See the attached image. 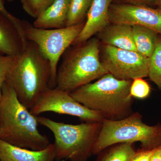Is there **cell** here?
I'll return each instance as SVG.
<instances>
[{
    "instance_id": "obj_1",
    "label": "cell",
    "mask_w": 161,
    "mask_h": 161,
    "mask_svg": "<svg viewBox=\"0 0 161 161\" xmlns=\"http://www.w3.org/2000/svg\"><path fill=\"white\" fill-rule=\"evenodd\" d=\"M37 116L19 100L15 92L5 81L0 100V139L16 147L41 150L50 144L40 132Z\"/></svg>"
},
{
    "instance_id": "obj_2",
    "label": "cell",
    "mask_w": 161,
    "mask_h": 161,
    "mask_svg": "<svg viewBox=\"0 0 161 161\" xmlns=\"http://www.w3.org/2000/svg\"><path fill=\"white\" fill-rule=\"evenodd\" d=\"M132 81L119 80L108 73L70 94L89 109L98 112L103 119L120 120L134 113L130 92Z\"/></svg>"
},
{
    "instance_id": "obj_3",
    "label": "cell",
    "mask_w": 161,
    "mask_h": 161,
    "mask_svg": "<svg viewBox=\"0 0 161 161\" xmlns=\"http://www.w3.org/2000/svg\"><path fill=\"white\" fill-rule=\"evenodd\" d=\"M51 75L49 60L36 43L27 40L6 81L21 103L30 110L41 94L49 88Z\"/></svg>"
},
{
    "instance_id": "obj_4",
    "label": "cell",
    "mask_w": 161,
    "mask_h": 161,
    "mask_svg": "<svg viewBox=\"0 0 161 161\" xmlns=\"http://www.w3.org/2000/svg\"><path fill=\"white\" fill-rule=\"evenodd\" d=\"M100 45L98 39L92 37L70 46L58 66L56 87L70 93L108 73L100 60Z\"/></svg>"
},
{
    "instance_id": "obj_5",
    "label": "cell",
    "mask_w": 161,
    "mask_h": 161,
    "mask_svg": "<svg viewBox=\"0 0 161 161\" xmlns=\"http://www.w3.org/2000/svg\"><path fill=\"white\" fill-rule=\"evenodd\" d=\"M39 124L51 131L54 136L56 160L87 161L101 129L102 122L79 125L58 122L37 116Z\"/></svg>"
},
{
    "instance_id": "obj_6",
    "label": "cell",
    "mask_w": 161,
    "mask_h": 161,
    "mask_svg": "<svg viewBox=\"0 0 161 161\" xmlns=\"http://www.w3.org/2000/svg\"><path fill=\"white\" fill-rule=\"evenodd\" d=\"M136 142H140L144 150H153L161 146V124L150 126L144 123L138 112L120 120L103 119L92 154L97 155L115 144Z\"/></svg>"
},
{
    "instance_id": "obj_7",
    "label": "cell",
    "mask_w": 161,
    "mask_h": 161,
    "mask_svg": "<svg viewBox=\"0 0 161 161\" xmlns=\"http://www.w3.org/2000/svg\"><path fill=\"white\" fill-rule=\"evenodd\" d=\"M85 23L59 29H42L35 27L28 21L22 20L26 40L36 43L49 60L51 69L50 88L56 87V75L60 59L80 34Z\"/></svg>"
},
{
    "instance_id": "obj_8",
    "label": "cell",
    "mask_w": 161,
    "mask_h": 161,
    "mask_svg": "<svg viewBox=\"0 0 161 161\" xmlns=\"http://www.w3.org/2000/svg\"><path fill=\"white\" fill-rule=\"evenodd\" d=\"M99 55L108 73L117 79L133 80L148 77L150 58L138 52L101 44Z\"/></svg>"
},
{
    "instance_id": "obj_9",
    "label": "cell",
    "mask_w": 161,
    "mask_h": 161,
    "mask_svg": "<svg viewBox=\"0 0 161 161\" xmlns=\"http://www.w3.org/2000/svg\"><path fill=\"white\" fill-rule=\"evenodd\" d=\"M30 111L36 116L53 112L75 116L85 122H102L103 119L98 112L89 109L75 100L69 93L57 87L47 89Z\"/></svg>"
},
{
    "instance_id": "obj_10",
    "label": "cell",
    "mask_w": 161,
    "mask_h": 161,
    "mask_svg": "<svg viewBox=\"0 0 161 161\" xmlns=\"http://www.w3.org/2000/svg\"><path fill=\"white\" fill-rule=\"evenodd\" d=\"M109 18L111 23L143 26L153 30L161 36V11L158 8L112 3Z\"/></svg>"
},
{
    "instance_id": "obj_11",
    "label": "cell",
    "mask_w": 161,
    "mask_h": 161,
    "mask_svg": "<svg viewBox=\"0 0 161 161\" xmlns=\"http://www.w3.org/2000/svg\"><path fill=\"white\" fill-rule=\"evenodd\" d=\"M26 41L22 20L0 11V55L18 57L23 52Z\"/></svg>"
},
{
    "instance_id": "obj_12",
    "label": "cell",
    "mask_w": 161,
    "mask_h": 161,
    "mask_svg": "<svg viewBox=\"0 0 161 161\" xmlns=\"http://www.w3.org/2000/svg\"><path fill=\"white\" fill-rule=\"evenodd\" d=\"M113 0H93L83 29L72 45L80 44L110 24L109 9Z\"/></svg>"
},
{
    "instance_id": "obj_13",
    "label": "cell",
    "mask_w": 161,
    "mask_h": 161,
    "mask_svg": "<svg viewBox=\"0 0 161 161\" xmlns=\"http://www.w3.org/2000/svg\"><path fill=\"white\" fill-rule=\"evenodd\" d=\"M55 147L50 143L43 150H33L14 146L0 139V161H54Z\"/></svg>"
},
{
    "instance_id": "obj_14",
    "label": "cell",
    "mask_w": 161,
    "mask_h": 161,
    "mask_svg": "<svg viewBox=\"0 0 161 161\" xmlns=\"http://www.w3.org/2000/svg\"><path fill=\"white\" fill-rule=\"evenodd\" d=\"M98 34V40L102 44L137 52L132 37V26L110 23Z\"/></svg>"
},
{
    "instance_id": "obj_15",
    "label": "cell",
    "mask_w": 161,
    "mask_h": 161,
    "mask_svg": "<svg viewBox=\"0 0 161 161\" xmlns=\"http://www.w3.org/2000/svg\"><path fill=\"white\" fill-rule=\"evenodd\" d=\"M70 0H55L36 18L33 25L42 29H59L66 27Z\"/></svg>"
},
{
    "instance_id": "obj_16",
    "label": "cell",
    "mask_w": 161,
    "mask_h": 161,
    "mask_svg": "<svg viewBox=\"0 0 161 161\" xmlns=\"http://www.w3.org/2000/svg\"><path fill=\"white\" fill-rule=\"evenodd\" d=\"M132 34L137 52L150 58L155 50L160 35L153 30L138 25L132 26Z\"/></svg>"
},
{
    "instance_id": "obj_17",
    "label": "cell",
    "mask_w": 161,
    "mask_h": 161,
    "mask_svg": "<svg viewBox=\"0 0 161 161\" xmlns=\"http://www.w3.org/2000/svg\"><path fill=\"white\" fill-rule=\"evenodd\" d=\"M133 143L115 144L98 153L95 161H130L136 152Z\"/></svg>"
},
{
    "instance_id": "obj_18",
    "label": "cell",
    "mask_w": 161,
    "mask_h": 161,
    "mask_svg": "<svg viewBox=\"0 0 161 161\" xmlns=\"http://www.w3.org/2000/svg\"><path fill=\"white\" fill-rule=\"evenodd\" d=\"M93 0H70L66 27L75 26L85 22Z\"/></svg>"
},
{
    "instance_id": "obj_19",
    "label": "cell",
    "mask_w": 161,
    "mask_h": 161,
    "mask_svg": "<svg viewBox=\"0 0 161 161\" xmlns=\"http://www.w3.org/2000/svg\"><path fill=\"white\" fill-rule=\"evenodd\" d=\"M148 77L161 91V36L154 52L150 58Z\"/></svg>"
},
{
    "instance_id": "obj_20",
    "label": "cell",
    "mask_w": 161,
    "mask_h": 161,
    "mask_svg": "<svg viewBox=\"0 0 161 161\" xmlns=\"http://www.w3.org/2000/svg\"><path fill=\"white\" fill-rule=\"evenodd\" d=\"M55 0H21L22 7L29 15L36 19Z\"/></svg>"
},
{
    "instance_id": "obj_21",
    "label": "cell",
    "mask_w": 161,
    "mask_h": 161,
    "mask_svg": "<svg viewBox=\"0 0 161 161\" xmlns=\"http://www.w3.org/2000/svg\"><path fill=\"white\" fill-rule=\"evenodd\" d=\"M130 92L132 98L145 99L150 95L151 88L148 82L143 78H136L132 80Z\"/></svg>"
},
{
    "instance_id": "obj_22",
    "label": "cell",
    "mask_w": 161,
    "mask_h": 161,
    "mask_svg": "<svg viewBox=\"0 0 161 161\" xmlns=\"http://www.w3.org/2000/svg\"><path fill=\"white\" fill-rule=\"evenodd\" d=\"M17 57L0 55V100L2 96V89L6 81L9 72L12 68Z\"/></svg>"
},
{
    "instance_id": "obj_23",
    "label": "cell",
    "mask_w": 161,
    "mask_h": 161,
    "mask_svg": "<svg viewBox=\"0 0 161 161\" xmlns=\"http://www.w3.org/2000/svg\"><path fill=\"white\" fill-rule=\"evenodd\" d=\"M159 0H113L112 3L128 4L135 6H157Z\"/></svg>"
},
{
    "instance_id": "obj_24",
    "label": "cell",
    "mask_w": 161,
    "mask_h": 161,
    "mask_svg": "<svg viewBox=\"0 0 161 161\" xmlns=\"http://www.w3.org/2000/svg\"><path fill=\"white\" fill-rule=\"evenodd\" d=\"M155 149L150 150L141 149L136 152L130 161H150Z\"/></svg>"
},
{
    "instance_id": "obj_25",
    "label": "cell",
    "mask_w": 161,
    "mask_h": 161,
    "mask_svg": "<svg viewBox=\"0 0 161 161\" xmlns=\"http://www.w3.org/2000/svg\"><path fill=\"white\" fill-rule=\"evenodd\" d=\"M150 161H161V146L154 149Z\"/></svg>"
},
{
    "instance_id": "obj_26",
    "label": "cell",
    "mask_w": 161,
    "mask_h": 161,
    "mask_svg": "<svg viewBox=\"0 0 161 161\" xmlns=\"http://www.w3.org/2000/svg\"><path fill=\"white\" fill-rule=\"evenodd\" d=\"M5 0H0V11L3 13L8 15L11 14L10 13L7 11L5 6Z\"/></svg>"
},
{
    "instance_id": "obj_27",
    "label": "cell",
    "mask_w": 161,
    "mask_h": 161,
    "mask_svg": "<svg viewBox=\"0 0 161 161\" xmlns=\"http://www.w3.org/2000/svg\"><path fill=\"white\" fill-rule=\"evenodd\" d=\"M158 9H159L161 11V0L159 1L158 5Z\"/></svg>"
},
{
    "instance_id": "obj_28",
    "label": "cell",
    "mask_w": 161,
    "mask_h": 161,
    "mask_svg": "<svg viewBox=\"0 0 161 161\" xmlns=\"http://www.w3.org/2000/svg\"><path fill=\"white\" fill-rule=\"evenodd\" d=\"M7 1L9 2H13V1H14V0H7Z\"/></svg>"
}]
</instances>
